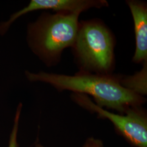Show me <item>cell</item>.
I'll return each mask as SVG.
<instances>
[{"label": "cell", "instance_id": "1", "mask_svg": "<svg viewBox=\"0 0 147 147\" xmlns=\"http://www.w3.org/2000/svg\"><path fill=\"white\" fill-rule=\"evenodd\" d=\"M27 79L31 82H42L59 90H68L75 93L93 96L98 106L118 111L124 114L131 107H138L145 102L142 95L124 87L121 78L109 74L80 73L74 76L47 73H33L26 71Z\"/></svg>", "mask_w": 147, "mask_h": 147}, {"label": "cell", "instance_id": "2", "mask_svg": "<svg viewBox=\"0 0 147 147\" xmlns=\"http://www.w3.org/2000/svg\"><path fill=\"white\" fill-rule=\"evenodd\" d=\"M80 13H44L37 21L28 25L27 42L32 51L51 65L59 59L63 50L73 47L79 31Z\"/></svg>", "mask_w": 147, "mask_h": 147}, {"label": "cell", "instance_id": "3", "mask_svg": "<svg viewBox=\"0 0 147 147\" xmlns=\"http://www.w3.org/2000/svg\"><path fill=\"white\" fill-rule=\"evenodd\" d=\"M75 53L84 68L108 74L114 65V41L110 31L96 20L79 24L74 45Z\"/></svg>", "mask_w": 147, "mask_h": 147}, {"label": "cell", "instance_id": "4", "mask_svg": "<svg viewBox=\"0 0 147 147\" xmlns=\"http://www.w3.org/2000/svg\"><path fill=\"white\" fill-rule=\"evenodd\" d=\"M72 99L88 110L101 118H107L127 141L136 147H147V118L141 107H131L124 114L110 112L96 105L86 95L74 93Z\"/></svg>", "mask_w": 147, "mask_h": 147}, {"label": "cell", "instance_id": "5", "mask_svg": "<svg viewBox=\"0 0 147 147\" xmlns=\"http://www.w3.org/2000/svg\"><path fill=\"white\" fill-rule=\"evenodd\" d=\"M107 5L105 0H31L26 7L18 11L8 20L0 24V35H5L11 25L21 16L33 11L53 10L57 12L81 13L91 8H101Z\"/></svg>", "mask_w": 147, "mask_h": 147}, {"label": "cell", "instance_id": "6", "mask_svg": "<svg viewBox=\"0 0 147 147\" xmlns=\"http://www.w3.org/2000/svg\"><path fill=\"white\" fill-rule=\"evenodd\" d=\"M134 21L136 51L132 59L135 63H147V7L145 3L127 1Z\"/></svg>", "mask_w": 147, "mask_h": 147}, {"label": "cell", "instance_id": "7", "mask_svg": "<svg viewBox=\"0 0 147 147\" xmlns=\"http://www.w3.org/2000/svg\"><path fill=\"white\" fill-rule=\"evenodd\" d=\"M22 104H19L17 108V111L16 112V117L14 119V124L13 126V129L11 133L9 147H18V144L17 142V134L18 130V125H19V121L20 115L21 113Z\"/></svg>", "mask_w": 147, "mask_h": 147}, {"label": "cell", "instance_id": "8", "mask_svg": "<svg viewBox=\"0 0 147 147\" xmlns=\"http://www.w3.org/2000/svg\"><path fill=\"white\" fill-rule=\"evenodd\" d=\"M36 147H44L40 144H37ZM83 147H103L102 142L99 140L90 138L87 140Z\"/></svg>", "mask_w": 147, "mask_h": 147}]
</instances>
